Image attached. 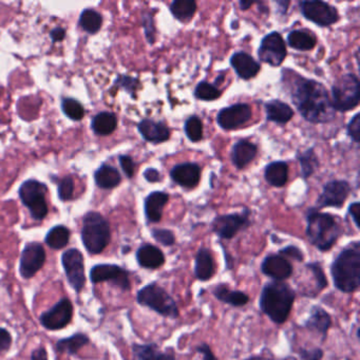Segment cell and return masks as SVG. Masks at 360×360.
<instances>
[{
	"label": "cell",
	"mask_w": 360,
	"mask_h": 360,
	"mask_svg": "<svg viewBox=\"0 0 360 360\" xmlns=\"http://www.w3.org/2000/svg\"><path fill=\"white\" fill-rule=\"evenodd\" d=\"M293 102L301 116L312 123H326L334 118L335 109L324 85L315 81L297 78L292 93Z\"/></svg>",
	"instance_id": "cell-1"
},
{
	"label": "cell",
	"mask_w": 360,
	"mask_h": 360,
	"mask_svg": "<svg viewBox=\"0 0 360 360\" xmlns=\"http://www.w3.org/2000/svg\"><path fill=\"white\" fill-rule=\"evenodd\" d=\"M296 291L285 281H270L262 287L259 309L272 324H285L296 301Z\"/></svg>",
	"instance_id": "cell-2"
},
{
	"label": "cell",
	"mask_w": 360,
	"mask_h": 360,
	"mask_svg": "<svg viewBox=\"0 0 360 360\" xmlns=\"http://www.w3.org/2000/svg\"><path fill=\"white\" fill-rule=\"evenodd\" d=\"M335 289L343 294H353L360 287V243H349L336 256L330 266Z\"/></svg>",
	"instance_id": "cell-3"
},
{
	"label": "cell",
	"mask_w": 360,
	"mask_h": 360,
	"mask_svg": "<svg viewBox=\"0 0 360 360\" xmlns=\"http://www.w3.org/2000/svg\"><path fill=\"white\" fill-rule=\"evenodd\" d=\"M307 221V240L321 253L330 251L342 235V228L332 214L312 210Z\"/></svg>",
	"instance_id": "cell-4"
},
{
	"label": "cell",
	"mask_w": 360,
	"mask_h": 360,
	"mask_svg": "<svg viewBox=\"0 0 360 360\" xmlns=\"http://www.w3.org/2000/svg\"><path fill=\"white\" fill-rule=\"evenodd\" d=\"M137 301L158 315L168 319H178L180 310L174 297L158 282H151L137 292Z\"/></svg>",
	"instance_id": "cell-5"
},
{
	"label": "cell",
	"mask_w": 360,
	"mask_h": 360,
	"mask_svg": "<svg viewBox=\"0 0 360 360\" xmlns=\"http://www.w3.org/2000/svg\"><path fill=\"white\" fill-rule=\"evenodd\" d=\"M82 239L89 253L99 254L109 244L111 239L107 220L99 212H91L85 216Z\"/></svg>",
	"instance_id": "cell-6"
},
{
	"label": "cell",
	"mask_w": 360,
	"mask_h": 360,
	"mask_svg": "<svg viewBox=\"0 0 360 360\" xmlns=\"http://www.w3.org/2000/svg\"><path fill=\"white\" fill-rule=\"evenodd\" d=\"M332 93L334 109L347 112L357 107L360 99V84L357 76L347 74L339 78L333 86Z\"/></svg>",
	"instance_id": "cell-7"
},
{
	"label": "cell",
	"mask_w": 360,
	"mask_h": 360,
	"mask_svg": "<svg viewBox=\"0 0 360 360\" xmlns=\"http://www.w3.org/2000/svg\"><path fill=\"white\" fill-rule=\"evenodd\" d=\"M47 187L39 181L29 180L22 185L20 197L25 206L30 210L33 219L41 221L48 214V205L46 202Z\"/></svg>",
	"instance_id": "cell-8"
},
{
	"label": "cell",
	"mask_w": 360,
	"mask_h": 360,
	"mask_svg": "<svg viewBox=\"0 0 360 360\" xmlns=\"http://www.w3.org/2000/svg\"><path fill=\"white\" fill-rule=\"evenodd\" d=\"M249 224L247 214H224L214 220L212 232L222 240H232L241 230L249 228Z\"/></svg>",
	"instance_id": "cell-9"
},
{
	"label": "cell",
	"mask_w": 360,
	"mask_h": 360,
	"mask_svg": "<svg viewBox=\"0 0 360 360\" xmlns=\"http://www.w3.org/2000/svg\"><path fill=\"white\" fill-rule=\"evenodd\" d=\"M90 278L93 283L109 281L125 292L131 289L130 274L116 264H99L95 266L91 270Z\"/></svg>",
	"instance_id": "cell-10"
},
{
	"label": "cell",
	"mask_w": 360,
	"mask_h": 360,
	"mask_svg": "<svg viewBox=\"0 0 360 360\" xmlns=\"http://www.w3.org/2000/svg\"><path fill=\"white\" fill-rule=\"evenodd\" d=\"M62 262L71 286L74 287L76 292H81L86 283L82 253L76 249H69L62 255Z\"/></svg>",
	"instance_id": "cell-11"
},
{
	"label": "cell",
	"mask_w": 360,
	"mask_h": 360,
	"mask_svg": "<svg viewBox=\"0 0 360 360\" xmlns=\"http://www.w3.org/2000/svg\"><path fill=\"white\" fill-rule=\"evenodd\" d=\"M301 11L307 20L315 22L320 27L331 26L339 20L336 8L319 0L303 1L301 4Z\"/></svg>",
	"instance_id": "cell-12"
},
{
	"label": "cell",
	"mask_w": 360,
	"mask_h": 360,
	"mask_svg": "<svg viewBox=\"0 0 360 360\" xmlns=\"http://www.w3.org/2000/svg\"><path fill=\"white\" fill-rule=\"evenodd\" d=\"M260 60L270 66L278 67L286 57V46L279 33L272 32L264 37L258 51Z\"/></svg>",
	"instance_id": "cell-13"
},
{
	"label": "cell",
	"mask_w": 360,
	"mask_h": 360,
	"mask_svg": "<svg viewBox=\"0 0 360 360\" xmlns=\"http://www.w3.org/2000/svg\"><path fill=\"white\" fill-rule=\"evenodd\" d=\"M260 270L272 281H286L294 275V266L290 260L279 254H268L262 260Z\"/></svg>",
	"instance_id": "cell-14"
},
{
	"label": "cell",
	"mask_w": 360,
	"mask_h": 360,
	"mask_svg": "<svg viewBox=\"0 0 360 360\" xmlns=\"http://www.w3.org/2000/svg\"><path fill=\"white\" fill-rule=\"evenodd\" d=\"M46 262V251L39 243H29L20 258V275L24 278H32Z\"/></svg>",
	"instance_id": "cell-15"
},
{
	"label": "cell",
	"mask_w": 360,
	"mask_h": 360,
	"mask_svg": "<svg viewBox=\"0 0 360 360\" xmlns=\"http://www.w3.org/2000/svg\"><path fill=\"white\" fill-rule=\"evenodd\" d=\"M74 307L68 299H62L50 311L41 315V324L48 330H60L64 328L72 319Z\"/></svg>",
	"instance_id": "cell-16"
},
{
	"label": "cell",
	"mask_w": 360,
	"mask_h": 360,
	"mask_svg": "<svg viewBox=\"0 0 360 360\" xmlns=\"http://www.w3.org/2000/svg\"><path fill=\"white\" fill-rule=\"evenodd\" d=\"M251 118V109L247 104H238L224 108L217 116L218 124L226 130H232L247 124Z\"/></svg>",
	"instance_id": "cell-17"
},
{
	"label": "cell",
	"mask_w": 360,
	"mask_h": 360,
	"mask_svg": "<svg viewBox=\"0 0 360 360\" xmlns=\"http://www.w3.org/2000/svg\"><path fill=\"white\" fill-rule=\"evenodd\" d=\"M351 187L345 181H332L324 186L318 199L319 207H341L349 197Z\"/></svg>",
	"instance_id": "cell-18"
},
{
	"label": "cell",
	"mask_w": 360,
	"mask_h": 360,
	"mask_svg": "<svg viewBox=\"0 0 360 360\" xmlns=\"http://www.w3.org/2000/svg\"><path fill=\"white\" fill-rule=\"evenodd\" d=\"M332 326L333 319L330 313L320 305H314L310 311L309 317L303 322V328L319 335L321 342L324 343L328 338V331Z\"/></svg>",
	"instance_id": "cell-19"
},
{
	"label": "cell",
	"mask_w": 360,
	"mask_h": 360,
	"mask_svg": "<svg viewBox=\"0 0 360 360\" xmlns=\"http://www.w3.org/2000/svg\"><path fill=\"white\" fill-rule=\"evenodd\" d=\"M132 360H176L174 347L162 351L155 342L134 343L132 345Z\"/></svg>",
	"instance_id": "cell-20"
},
{
	"label": "cell",
	"mask_w": 360,
	"mask_h": 360,
	"mask_svg": "<svg viewBox=\"0 0 360 360\" xmlns=\"http://www.w3.org/2000/svg\"><path fill=\"white\" fill-rule=\"evenodd\" d=\"M212 296L224 305L232 307H243L249 305L251 297L240 290H232L226 283L221 282L212 287Z\"/></svg>",
	"instance_id": "cell-21"
},
{
	"label": "cell",
	"mask_w": 360,
	"mask_h": 360,
	"mask_svg": "<svg viewBox=\"0 0 360 360\" xmlns=\"http://www.w3.org/2000/svg\"><path fill=\"white\" fill-rule=\"evenodd\" d=\"M137 261L139 268L145 270H159L166 263L165 255L162 249L151 243L141 245L137 251Z\"/></svg>",
	"instance_id": "cell-22"
},
{
	"label": "cell",
	"mask_w": 360,
	"mask_h": 360,
	"mask_svg": "<svg viewBox=\"0 0 360 360\" xmlns=\"http://www.w3.org/2000/svg\"><path fill=\"white\" fill-rule=\"evenodd\" d=\"M193 275L197 280L207 282L216 275V262L207 247H201L195 254Z\"/></svg>",
	"instance_id": "cell-23"
},
{
	"label": "cell",
	"mask_w": 360,
	"mask_h": 360,
	"mask_svg": "<svg viewBox=\"0 0 360 360\" xmlns=\"http://www.w3.org/2000/svg\"><path fill=\"white\" fill-rule=\"evenodd\" d=\"M172 178L181 186L193 188L199 184L201 169L197 164H180L172 170Z\"/></svg>",
	"instance_id": "cell-24"
},
{
	"label": "cell",
	"mask_w": 360,
	"mask_h": 360,
	"mask_svg": "<svg viewBox=\"0 0 360 360\" xmlns=\"http://www.w3.org/2000/svg\"><path fill=\"white\" fill-rule=\"evenodd\" d=\"M230 64L236 70L237 74L243 80H249L257 76L260 71L259 62L244 52H238L233 55Z\"/></svg>",
	"instance_id": "cell-25"
},
{
	"label": "cell",
	"mask_w": 360,
	"mask_h": 360,
	"mask_svg": "<svg viewBox=\"0 0 360 360\" xmlns=\"http://www.w3.org/2000/svg\"><path fill=\"white\" fill-rule=\"evenodd\" d=\"M168 200L169 197L167 193H161V191H155L147 197L145 200V214L148 222L158 223L161 221L163 209Z\"/></svg>",
	"instance_id": "cell-26"
},
{
	"label": "cell",
	"mask_w": 360,
	"mask_h": 360,
	"mask_svg": "<svg viewBox=\"0 0 360 360\" xmlns=\"http://www.w3.org/2000/svg\"><path fill=\"white\" fill-rule=\"evenodd\" d=\"M139 131L146 141L153 143H162L169 139L170 131L163 123L143 120L139 124Z\"/></svg>",
	"instance_id": "cell-27"
},
{
	"label": "cell",
	"mask_w": 360,
	"mask_h": 360,
	"mask_svg": "<svg viewBox=\"0 0 360 360\" xmlns=\"http://www.w3.org/2000/svg\"><path fill=\"white\" fill-rule=\"evenodd\" d=\"M257 155V147L247 141H241L233 149V162L239 169L247 167Z\"/></svg>",
	"instance_id": "cell-28"
},
{
	"label": "cell",
	"mask_w": 360,
	"mask_h": 360,
	"mask_svg": "<svg viewBox=\"0 0 360 360\" xmlns=\"http://www.w3.org/2000/svg\"><path fill=\"white\" fill-rule=\"evenodd\" d=\"M266 116L268 120L279 123V124H285L290 122L294 116V111L290 106L282 103L280 101H272L266 104Z\"/></svg>",
	"instance_id": "cell-29"
},
{
	"label": "cell",
	"mask_w": 360,
	"mask_h": 360,
	"mask_svg": "<svg viewBox=\"0 0 360 360\" xmlns=\"http://www.w3.org/2000/svg\"><path fill=\"white\" fill-rule=\"evenodd\" d=\"M95 182L101 188L111 189L120 183V174L118 169L109 165H103L95 174Z\"/></svg>",
	"instance_id": "cell-30"
},
{
	"label": "cell",
	"mask_w": 360,
	"mask_h": 360,
	"mask_svg": "<svg viewBox=\"0 0 360 360\" xmlns=\"http://www.w3.org/2000/svg\"><path fill=\"white\" fill-rule=\"evenodd\" d=\"M289 178V166L284 162L270 163L265 169V179L270 185L282 187Z\"/></svg>",
	"instance_id": "cell-31"
},
{
	"label": "cell",
	"mask_w": 360,
	"mask_h": 360,
	"mask_svg": "<svg viewBox=\"0 0 360 360\" xmlns=\"http://www.w3.org/2000/svg\"><path fill=\"white\" fill-rule=\"evenodd\" d=\"M118 120L110 112H101L92 120V129L97 134L109 135L116 130Z\"/></svg>",
	"instance_id": "cell-32"
},
{
	"label": "cell",
	"mask_w": 360,
	"mask_h": 360,
	"mask_svg": "<svg viewBox=\"0 0 360 360\" xmlns=\"http://www.w3.org/2000/svg\"><path fill=\"white\" fill-rule=\"evenodd\" d=\"M287 41L291 47L300 51H310L316 46V39L313 35L305 31H293L289 34Z\"/></svg>",
	"instance_id": "cell-33"
},
{
	"label": "cell",
	"mask_w": 360,
	"mask_h": 360,
	"mask_svg": "<svg viewBox=\"0 0 360 360\" xmlns=\"http://www.w3.org/2000/svg\"><path fill=\"white\" fill-rule=\"evenodd\" d=\"M89 342V338L85 334L78 333L70 338L62 339L56 345V349L60 353L76 354Z\"/></svg>",
	"instance_id": "cell-34"
},
{
	"label": "cell",
	"mask_w": 360,
	"mask_h": 360,
	"mask_svg": "<svg viewBox=\"0 0 360 360\" xmlns=\"http://www.w3.org/2000/svg\"><path fill=\"white\" fill-rule=\"evenodd\" d=\"M197 10V4L193 0H176L170 7V11L176 20L188 22Z\"/></svg>",
	"instance_id": "cell-35"
},
{
	"label": "cell",
	"mask_w": 360,
	"mask_h": 360,
	"mask_svg": "<svg viewBox=\"0 0 360 360\" xmlns=\"http://www.w3.org/2000/svg\"><path fill=\"white\" fill-rule=\"evenodd\" d=\"M69 239H70V232L68 228L58 226L48 233L46 242L51 249H64L68 244Z\"/></svg>",
	"instance_id": "cell-36"
},
{
	"label": "cell",
	"mask_w": 360,
	"mask_h": 360,
	"mask_svg": "<svg viewBox=\"0 0 360 360\" xmlns=\"http://www.w3.org/2000/svg\"><path fill=\"white\" fill-rule=\"evenodd\" d=\"M80 24L85 31L89 33H95L101 29L103 18L101 14L95 10H85L80 18Z\"/></svg>",
	"instance_id": "cell-37"
},
{
	"label": "cell",
	"mask_w": 360,
	"mask_h": 360,
	"mask_svg": "<svg viewBox=\"0 0 360 360\" xmlns=\"http://www.w3.org/2000/svg\"><path fill=\"white\" fill-rule=\"evenodd\" d=\"M305 268L311 272L313 278L315 279L316 286H317L316 292L319 294L320 292L326 290L328 285V280L321 263L318 261L309 262V263L305 264Z\"/></svg>",
	"instance_id": "cell-38"
},
{
	"label": "cell",
	"mask_w": 360,
	"mask_h": 360,
	"mask_svg": "<svg viewBox=\"0 0 360 360\" xmlns=\"http://www.w3.org/2000/svg\"><path fill=\"white\" fill-rule=\"evenodd\" d=\"M62 111L69 118L81 120L85 116V109L80 102L74 99H64L62 104Z\"/></svg>",
	"instance_id": "cell-39"
},
{
	"label": "cell",
	"mask_w": 360,
	"mask_h": 360,
	"mask_svg": "<svg viewBox=\"0 0 360 360\" xmlns=\"http://www.w3.org/2000/svg\"><path fill=\"white\" fill-rule=\"evenodd\" d=\"M185 132L191 141H201L203 137V124L197 116H191L185 123Z\"/></svg>",
	"instance_id": "cell-40"
},
{
	"label": "cell",
	"mask_w": 360,
	"mask_h": 360,
	"mask_svg": "<svg viewBox=\"0 0 360 360\" xmlns=\"http://www.w3.org/2000/svg\"><path fill=\"white\" fill-rule=\"evenodd\" d=\"M299 161H300L303 174L305 178H309L310 176H312L315 172V170L317 169L318 166H319L317 157H316L315 153H314L312 149L301 155L299 157Z\"/></svg>",
	"instance_id": "cell-41"
},
{
	"label": "cell",
	"mask_w": 360,
	"mask_h": 360,
	"mask_svg": "<svg viewBox=\"0 0 360 360\" xmlns=\"http://www.w3.org/2000/svg\"><path fill=\"white\" fill-rule=\"evenodd\" d=\"M195 95L198 99H202V101L209 102L217 99L221 95V91L217 87L214 86V85L203 82L198 85L197 88H195Z\"/></svg>",
	"instance_id": "cell-42"
},
{
	"label": "cell",
	"mask_w": 360,
	"mask_h": 360,
	"mask_svg": "<svg viewBox=\"0 0 360 360\" xmlns=\"http://www.w3.org/2000/svg\"><path fill=\"white\" fill-rule=\"evenodd\" d=\"M151 236L163 247H170L176 243V236L174 233L166 228H155L151 230Z\"/></svg>",
	"instance_id": "cell-43"
},
{
	"label": "cell",
	"mask_w": 360,
	"mask_h": 360,
	"mask_svg": "<svg viewBox=\"0 0 360 360\" xmlns=\"http://www.w3.org/2000/svg\"><path fill=\"white\" fill-rule=\"evenodd\" d=\"M74 193V181L71 176H66L60 181L58 186V195L62 201L70 200Z\"/></svg>",
	"instance_id": "cell-44"
},
{
	"label": "cell",
	"mask_w": 360,
	"mask_h": 360,
	"mask_svg": "<svg viewBox=\"0 0 360 360\" xmlns=\"http://www.w3.org/2000/svg\"><path fill=\"white\" fill-rule=\"evenodd\" d=\"M278 254L282 257L286 258L287 260H294L297 262L305 261V253L296 245H287L281 249Z\"/></svg>",
	"instance_id": "cell-45"
},
{
	"label": "cell",
	"mask_w": 360,
	"mask_h": 360,
	"mask_svg": "<svg viewBox=\"0 0 360 360\" xmlns=\"http://www.w3.org/2000/svg\"><path fill=\"white\" fill-rule=\"evenodd\" d=\"M298 355L301 360H321L324 356V349L319 347H300L298 349Z\"/></svg>",
	"instance_id": "cell-46"
},
{
	"label": "cell",
	"mask_w": 360,
	"mask_h": 360,
	"mask_svg": "<svg viewBox=\"0 0 360 360\" xmlns=\"http://www.w3.org/2000/svg\"><path fill=\"white\" fill-rule=\"evenodd\" d=\"M347 132L349 137L354 139L356 143H359L360 141V118L359 114H356L353 120L349 122V127H347Z\"/></svg>",
	"instance_id": "cell-47"
},
{
	"label": "cell",
	"mask_w": 360,
	"mask_h": 360,
	"mask_svg": "<svg viewBox=\"0 0 360 360\" xmlns=\"http://www.w3.org/2000/svg\"><path fill=\"white\" fill-rule=\"evenodd\" d=\"M195 351H197V353L201 354L202 360H218L217 356L214 355L212 347L207 342L200 343L195 347Z\"/></svg>",
	"instance_id": "cell-48"
},
{
	"label": "cell",
	"mask_w": 360,
	"mask_h": 360,
	"mask_svg": "<svg viewBox=\"0 0 360 360\" xmlns=\"http://www.w3.org/2000/svg\"><path fill=\"white\" fill-rule=\"evenodd\" d=\"M120 163L126 176L128 178H132L135 170V164L133 160L128 157V155H122L120 158Z\"/></svg>",
	"instance_id": "cell-49"
},
{
	"label": "cell",
	"mask_w": 360,
	"mask_h": 360,
	"mask_svg": "<svg viewBox=\"0 0 360 360\" xmlns=\"http://www.w3.org/2000/svg\"><path fill=\"white\" fill-rule=\"evenodd\" d=\"M12 337L5 328H0V354L8 351L11 347Z\"/></svg>",
	"instance_id": "cell-50"
},
{
	"label": "cell",
	"mask_w": 360,
	"mask_h": 360,
	"mask_svg": "<svg viewBox=\"0 0 360 360\" xmlns=\"http://www.w3.org/2000/svg\"><path fill=\"white\" fill-rule=\"evenodd\" d=\"M144 27L146 29L147 39L151 41V43H153L155 41V27H153L151 16L144 18Z\"/></svg>",
	"instance_id": "cell-51"
},
{
	"label": "cell",
	"mask_w": 360,
	"mask_h": 360,
	"mask_svg": "<svg viewBox=\"0 0 360 360\" xmlns=\"http://www.w3.org/2000/svg\"><path fill=\"white\" fill-rule=\"evenodd\" d=\"M118 82L120 83V86L125 87L130 92H134L135 88H137V84H139L137 80L129 78V76L118 78Z\"/></svg>",
	"instance_id": "cell-52"
},
{
	"label": "cell",
	"mask_w": 360,
	"mask_h": 360,
	"mask_svg": "<svg viewBox=\"0 0 360 360\" xmlns=\"http://www.w3.org/2000/svg\"><path fill=\"white\" fill-rule=\"evenodd\" d=\"M349 212L351 214V217L353 218L354 223H355L356 228H359V212H360V204L358 202L352 204L349 207Z\"/></svg>",
	"instance_id": "cell-53"
},
{
	"label": "cell",
	"mask_w": 360,
	"mask_h": 360,
	"mask_svg": "<svg viewBox=\"0 0 360 360\" xmlns=\"http://www.w3.org/2000/svg\"><path fill=\"white\" fill-rule=\"evenodd\" d=\"M144 176H145L146 180L149 181V182H158V181H160L159 172H158V170L153 169V168L147 169L146 172H145V174H144Z\"/></svg>",
	"instance_id": "cell-54"
},
{
	"label": "cell",
	"mask_w": 360,
	"mask_h": 360,
	"mask_svg": "<svg viewBox=\"0 0 360 360\" xmlns=\"http://www.w3.org/2000/svg\"><path fill=\"white\" fill-rule=\"evenodd\" d=\"M31 360H48L47 351L43 347L36 349V351L33 352Z\"/></svg>",
	"instance_id": "cell-55"
},
{
	"label": "cell",
	"mask_w": 360,
	"mask_h": 360,
	"mask_svg": "<svg viewBox=\"0 0 360 360\" xmlns=\"http://www.w3.org/2000/svg\"><path fill=\"white\" fill-rule=\"evenodd\" d=\"M64 35H66V31L64 29L56 28L51 32V39H53V41H62Z\"/></svg>",
	"instance_id": "cell-56"
},
{
	"label": "cell",
	"mask_w": 360,
	"mask_h": 360,
	"mask_svg": "<svg viewBox=\"0 0 360 360\" xmlns=\"http://www.w3.org/2000/svg\"><path fill=\"white\" fill-rule=\"evenodd\" d=\"M243 360H274L270 357H265L263 355H251L249 357L244 358Z\"/></svg>",
	"instance_id": "cell-57"
},
{
	"label": "cell",
	"mask_w": 360,
	"mask_h": 360,
	"mask_svg": "<svg viewBox=\"0 0 360 360\" xmlns=\"http://www.w3.org/2000/svg\"><path fill=\"white\" fill-rule=\"evenodd\" d=\"M254 5V3H251V1H241L240 6L241 9L242 10H247L249 7H251V6Z\"/></svg>",
	"instance_id": "cell-58"
}]
</instances>
